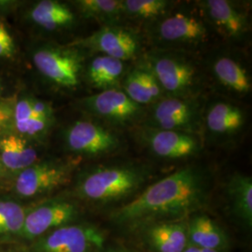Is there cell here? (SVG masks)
I'll use <instances>...</instances> for the list:
<instances>
[{"mask_svg": "<svg viewBox=\"0 0 252 252\" xmlns=\"http://www.w3.org/2000/svg\"><path fill=\"white\" fill-rule=\"evenodd\" d=\"M54 121L36 115L32 108V96H23L15 100L13 131L27 139L44 136Z\"/></svg>", "mask_w": 252, "mask_h": 252, "instance_id": "cell-22", "label": "cell"}, {"mask_svg": "<svg viewBox=\"0 0 252 252\" xmlns=\"http://www.w3.org/2000/svg\"><path fill=\"white\" fill-rule=\"evenodd\" d=\"M80 216L81 209L72 200H48L27 210L20 237L33 242L54 229L76 222Z\"/></svg>", "mask_w": 252, "mask_h": 252, "instance_id": "cell-7", "label": "cell"}, {"mask_svg": "<svg viewBox=\"0 0 252 252\" xmlns=\"http://www.w3.org/2000/svg\"><path fill=\"white\" fill-rule=\"evenodd\" d=\"M29 20L46 31H59L72 27L76 16L66 4L56 0H41L28 12Z\"/></svg>", "mask_w": 252, "mask_h": 252, "instance_id": "cell-19", "label": "cell"}, {"mask_svg": "<svg viewBox=\"0 0 252 252\" xmlns=\"http://www.w3.org/2000/svg\"><path fill=\"white\" fill-rule=\"evenodd\" d=\"M105 244V234L99 227L74 222L33 241L30 252H98Z\"/></svg>", "mask_w": 252, "mask_h": 252, "instance_id": "cell-5", "label": "cell"}, {"mask_svg": "<svg viewBox=\"0 0 252 252\" xmlns=\"http://www.w3.org/2000/svg\"><path fill=\"white\" fill-rule=\"evenodd\" d=\"M32 58L37 72L53 86L65 91L80 86L84 58L79 48L69 44L40 46Z\"/></svg>", "mask_w": 252, "mask_h": 252, "instance_id": "cell-3", "label": "cell"}, {"mask_svg": "<svg viewBox=\"0 0 252 252\" xmlns=\"http://www.w3.org/2000/svg\"><path fill=\"white\" fill-rule=\"evenodd\" d=\"M159 82L162 92L170 97L193 98L200 85L196 63L175 53L158 52L147 56L145 63Z\"/></svg>", "mask_w": 252, "mask_h": 252, "instance_id": "cell-4", "label": "cell"}, {"mask_svg": "<svg viewBox=\"0 0 252 252\" xmlns=\"http://www.w3.org/2000/svg\"><path fill=\"white\" fill-rule=\"evenodd\" d=\"M212 70L217 81L234 94L244 95L252 91V79L242 63L230 56L218 57Z\"/></svg>", "mask_w": 252, "mask_h": 252, "instance_id": "cell-21", "label": "cell"}, {"mask_svg": "<svg viewBox=\"0 0 252 252\" xmlns=\"http://www.w3.org/2000/svg\"><path fill=\"white\" fill-rule=\"evenodd\" d=\"M2 92H3V86L0 84V96H1V94H2Z\"/></svg>", "mask_w": 252, "mask_h": 252, "instance_id": "cell-34", "label": "cell"}, {"mask_svg": "<svg viewBox=\"0 0 252 252\" xmlns=\"http://www.w3.org/2000/svg\"><path fill=\"white\" fill-rule=\"evenodd\" d=\"M172 2L166 0H123L124 15L139 20H151L163 15Z\"/></svg>", "mask_w": 252, "mask_h": 252, "instance_id": "cell-27", "label": "cell"}, {"mask_svg": "<svg viewBox=\"0 0 252 252\" xmlns=\"http://www.w3.org/2000/svg\"><path fill=\"white\" fill-rule=\"evenodd\" d=\"M123 88L128 97L140 106L157 101L162 93L159 82L145 63L135 66L126 74Z\"/></svg>", "mask_w": 252, "mask_h": 252, "instance_id": "cell-20", "label": "cell"}, {"mask_svg": "<svg viewBox=\"0 0 252 252\" xmlns=\"http://www.w3.org/2000/svg\"><path fill=\"white\" fill-rule=\"evenodd\" d=\"M69 45L80 50H90L123 62L134 59L140 50V43L135 33L113 25L102 27L90 36L78 39Z\"/></svg>", "mask_w": 252, "mask_h": 252, "instance_id": "cell-9", "label": "cell"}, {"mask_svg": "<svg viewBox=\"0 0 252 252\" xmlns=\"http://www.w3.org/2000/svg\"><path fill=\"white\" fill-rule=\"evenodd\" d=\"M125 73V62L99 54L86 68V77L91 84L100 91L119 89Z\"/></svg>", "mask_w": 252, "mask_h": 252, "instance_id": "cell-23", "label": "cell"}, {"mask_svg": "<svg viewBox=\"0 0 252 252\" xmlns=\"http://www.w3.org/2000/svg\"><path fill=\"white\" fill-rule=\"evenodd\" d=\"M81 105L91 114L120 126L135 122L140 116L142 108L121 89L100 91L96 94L82 98Z\"/></svg>", "mask_w": 252, "mask_h": 252, "instance_id": "cell-10", "label": "cell"}, {"mask_svg": "<svg viewBox=\"0 0 252 252\" xmlns=\"http://www.w3.org/2000/svg\"><path fill=\"white\" fill-rule=\"evenodd\" d=\"M81 15L111 26L124 15L123 0H78L74 2Z\"/></svg>", "mask_w": 252, "mask_h": 252, "instance_id": "cell-25", "label": "cell"}, {"mask_svg": "<svg viewBox=\"0 0 252 252\" xmlns=\"http://www.w3.org/2000/svg\"><path fill=\"white\" fill-rule=\"evenodd\" d=\"M27 211L16 201L0 199V239L20 236Z\"/></svg>", "mask_w": 252, "mask_h": 252, "instance_id": "cell-26", "label": "cell"}, {"mask_svg": "<svg viewBox=\"0 0 252 252\" xmlns=\"http://www.w3.org/2000/svg\"><path fill=\"white\" fill-rule=\"evenodd\" d=\"M4 172H5L4 166H3L2 162H1V161H0V179L3 177V175H4Z\"/></svg>", "mask_w": 252, "mask_h": 252, "instance_id": "cell-33", "label": "cell"}, {"mask_svg": "<svg viewBox=\"0 0 252 252\" xmlns=\"http://www.w3.org/2000/svg\"><path fill=\"white\" fill-rule=\"evenodd\" d=\"M98 252H132L126 247L117 244L104 245V247Z\"/></svg>", "mask_w": 252, "mask_h": 252, "instance_id": "cell-30", "label": "cell"}, {"mask_svg": "<svg viewBox=\"0 0 252 252\" xmlns=\"http://www.w3.org/2000/svg\"><path fill=\"white\" fill-rule=\"evenodd\" d=\"M156 36L168 45L197 46L207 40V30L198 18L179 12L162 19L156 27Z\"/></svg>", "mask_w": 252, "mask_h": 252, "instance_id": "cell-13", "label": "cell"}, {"mask_svg": "<svg viewBox=\"0 0 252 252\" xmlns=\"http://www.w3.org/2000/svg\"><path fill=\"white\" fill-rule=\"evenodd\" d=\"M245 124L242 109L228 102L219 101L208 108L207 126L212 134L232 135L241 130Z\"/></svg>", "mask_w": 252, "mask_h": 252, "instance_id": "cell-24", "label": "cell"}, {"mask_svg": "<svg viewBox=\"0 0 252 252\" xmlns=\"http://www.w3.org/2000/svg\"><path fill=\"white\" fill-rule=\"evenodd\" d=\"M151 177L143 164L115 163L92 167L77 180L75 192L91 204H116L138 194Z\"/></svg>", "mask_w": 252, "mask_h": 252, "instance_id": "cell-2", "label": "cell"}, {"mask_svg": "<svg viewBox=\"0 0 252 252\" xmlns=\"http://www.w3.org/2000/svg\"><path fill=\"white\" fill-rule=\"evenodd\" d=\"M16 53L14 37L4 22L0 20V59H10Z\"/></svg>", "mask_w": 252, "mask_h": 252, "instance_id": "cell-28", "label": "cell"}, {"mask_svg": "<svg viewBox=\"0 0 252 252\" xmlns=\"http://www.w3.org/2000/svg\"><path fill=\"white\" fill-rule=\"evenodd\" d=\"M15 98L0 99V134L3 131H13Z\"/></svg>", "mask_w": 252, "mask_h": 252, "instance_id": "cell-29", "label": "cell"}, {"mask_svg": "<svg viewBox=\"0 0 252 252\" xmlns=\"http://www.w3.org/2000/svg\"><path fill=\"white\" fill-rule=\"evenodd\" d=\"M135 232L152 252H182L189 245L187 220L152 223Z\"/></svg>", "mask_w": 252, "mask_h": 252, "instance_id": "cell-14", "label": "cell"}, {"mask_svg": "<svg viewBox=\"0 0 252 252\" xmlns=\"http://www.w3.org/2000/svg\"><path fill=\"white\" fill-rule=\"evenodd\" d=\"M182 252H200V249L197 248V247H194V246L189 245V244Z\"/></svg>", "mask_w": 252, "mask_h": 252, "instance_id": "cell-31", "label": "cell"}, {"mask_svg": "<svg viewBox=\"0 0 252 252\" xmlns=\"http://www.w3.org/2000/svg\"><path fill=\"white\" fill-rule=\"evenodd\" d=\"M199 107L193 98L167 97L157 102L149 117V128L189 133L198 124Z\"/></svg>", "mask_w": 252, "mask_h": 252, "instance_id": "cell-11", "label": "cell"}, {"mask_svg": "<svg viewBox=\"0 0 252 252\" xmlns=\"http://www.w3.org/2000/svg\"><path fill=\"white\" fill-rule=\"evenodd\" d=\"M209 178L204 169L187 166L145 188L110 213V221L135 232L146 225L188 220L206 206Z\"/></svg>", "mask_w": 252, "mask_h": 252, "instance_id": "cell-1", "label": "cell"}, {"mask_svg": "<svg viewBox=\"0 0 252 252\" xmlns=\"http://www.w3.org/2000/svg\"><path fill=\"white\" fill-rule=\"evenodd\" d=\"M202 7L220 34L230 39H240L248 31V16L237 5L228 0H207Z\"/></svg>", "mask_w": 252, "mask_h": 252, "instance_id": "cell-15", "label": "cell"}, {"mask_svg": "<svg viewBox=\"0 0 252 252\" xmlns=\"http://www.w3.org/2000/svg\"><path fill=\"white\" fill-rule=\"evenodd\" d=\"M75 166V162L71 161H36L16 174L14 191L24 198L47 194L69 182Z\"/></svg>", "mask_w": 252, "mask_h": 252, "instance_id": "cell-6", "label": "cell"}, {"mask_svg": "<svg viewBox=\"0 0 252 252\" xmlns=\"http://www.w3.org/2000/svg\"><path fill=\"white\" fill-rule=\"evenodd\" d=\"M142 138L151 152L164 159H183L195 155L200 150L197 138L189 133L147 128Z\"/></svg>", "mask_w": 252, "mask_h": 252, "instance_id": "cell-12", "label": "cell"}, {"mask_svg": "<svg viewBox=\"0 0 252 252\" xmlns=\"http://www.w3.org/2000/svg\"><path fill=\"white\" fill-rule=\"evenodd\" d=\"M200 252H225V251H218V250H210V249H200Z\"/></svg>", "mask_w": 252, "mask_h": 252, "instance_id": "cell-32", "label": "cell"}, {"mask_svg": "<svg viewBox=\"0 0 252 252\" xmlns=\"http://www.w3.org/2000/svg\"><path fill=\"white\" fill-rule=\"evenodd\" d=\"M228 205L234 218L246 229L252 228V179L242 173H234L226 183Z\"/></svg>", "mask_w": 252, "mask_h": 252, "instance_id": "cell-18", "label": "cell"}, {"mask_svg": "<svg viewBox=\"0 0 252 252\" xmlns=\"http://www.w3.org/2000/svg\"></svg>", "mask_w": 252, "mask_h": 252, "instance_id": "cell-35", "label": "cell"}, {"mask_svg": "<svg viewBox=\"0 0 252 252\" xmlns=\"http://www.w3.org/2000/svg\"><path fill=\"white\" fill-rule=\"evenodd\" d=\"M66 148L77 155L99 157L113 153L120 147L117 135L92 121L79 120L64 131Z\"/></svg>", "mask_w": 252, "mask_h": 252, "instance_id": "cell-8", "label": "cell"}, {"mask_svg": "<svg viewBox=\"0 0 252 252\" xmlns=\"http://www.w3.org/2000/svg\"><path fill=\"white\" fill-rule=\"evenodd\" d=\"M187 233L189 245L199 249L225 251L229 237L216 221L204 213H195L187 220Z\"/></svg>", "mask_w": 252, "mask_h": 252, "instance_id": "cell-16", "label": "cell"}, {"mask_svg": "<svg viewBox=\"0 0 252 252\" xmlns=\"http://www.w3.org/2000/svg\"><path fill=\"white\" fill-rule=\"evenodd\" d=\"M37 160V152L29 140L15 133L0 134V161L4 169L18 174Z\"/></svg>", "mask_w": 252, "mask_h": 252, "instance_id": "cell-17", "label": "cell"}]
</instances>
